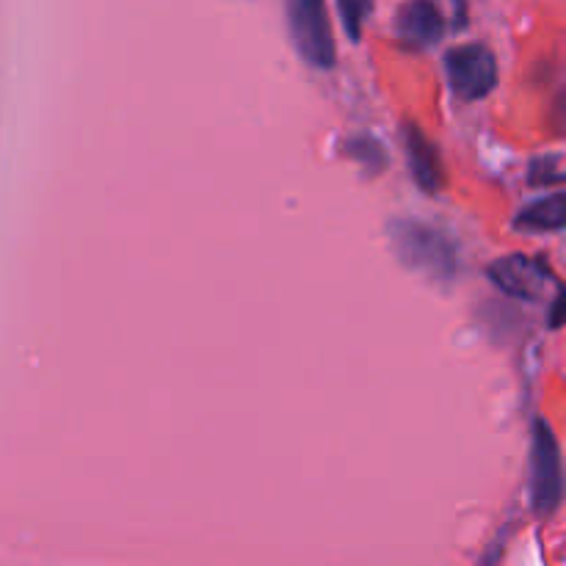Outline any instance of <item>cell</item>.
Here are the masks:
<instances>
[{
	"mask_svg": "<svg viewBox=\"0 0 566 566\" xmlns=\"http://www.w3.org/2000/svg\"><path fill=\"white\" fill-rule=\"evenodd\" d=\"M520 230L528 232H556L564 227V193H553V197L539 199V202L528 205L523 213L517 216Z\"/></svg>",
	"mask_w": 566,
	"mask_h": 566,
	"instance_id": "7",
	"label": "cell"
},
{
	"mask_svg": "<svg viewBox=\"0 0 566 566\" xmlns=\"http://www.w3.org/2000/svg\"><path fill=\"white\" fill-rule=\"evenodd\" d=\"M407 147H409V164H412L415 180L426 188V191H437L442 182L440 175V160H437L434 147L423 138L418 127L407 133Z\"/></svg>",
	"mask_w": 566,
	"mask_h": 566,
	"instance_id": "6",
	"label": "cell"
},
{
	"mask_svg": "<svg viewBox=\"0 0 566 566\" xmlns=\"http://www.w3.org/2000/svg\"><path fill=\"white\" fill-rule=\"evenodd\" d=\"M490 276L509 296L525 298V302H539L545 296L547 285L556 282L553 280V271L547 269V263L525 258V254H512V258H503L497 263H492Z\"/></svg>",
	"mask_w": 566,
	"mask_h": 566,
	"instance_id": "4",
	"label": "cell"
},
{
	"mask_svg": "<svg viewBox=\"0 0 566 566\" xmlns=\"http://www.w3.org/2000/svg\"><path fill=\"white\" fill-rule=\"evenodd\" d=\"M287 25L298 55L315 70H329L335 64V33H332L329 11L318 0H291L287 3Z\"/></svg>",
	"mask_w": 566,
	"mask_h": 566,
	"instance_id": "1",
	"label": "cell"
},
{
	"mask_svg": "<svg viewBox=\"0 0 566 566\" xmlns=\"http://www.w3.org/2000/svg\"><path fill=\"white\" fill-rule=\"evenodd\" d=\"M564 473L562 451L551 426L539 420L534 429V448H531V501L536 514H553L562 503Z\"/></svg>",
	"mask_w": 566,
	"mask_h": 566,
	"instance_id": "2",
	"label": "cell"
},
{
	"mask_svg": "<svg viewBox=\"0 0 566 566\" xmlns=\"http://www.w3.org/2000/svg\"><path fill=\"white\" fill-rule=\"evenodd\" d=\"M446 72L451 88L462 99H479L495 88L497 59L486 44L468 42L446 55Z\"/></svg>",
	"mask_w": 566,
	"mask_h": 566,
	"instance_id": "3",
	"label": "cell"
},
{
	"mask_svg": "<svg viewBox=\"0 0 566 566\" xmlns=\"http://www.w3.org/2000/svg\"><path fill=\"white\" fill-rule=\"evenodd\" d=\"M343 17H348V28H352V36H357V17L359 14H368V6H359V3H343L340 6Z\"/></svg>",
	"mask_w": 566,
	"mask_h": 566,
	"instance_id": "8",
	"label": "cell"
},
{
	"mask_svg": "<svg viewBox=\"0 0 566 566\" xmlns=\"http://www.w3.org/2000/svg\"><path fill=\"white\" fill-rule=\"evenodd\" d=\"M398 31L407 42L426 48V44H434L437 39L446 31V20H442L440 9L431 3H409L403 6L401 14H398Z\"/></svg>",
	"mask_w": 566,
	"mask_h": 566,
	"instance_id": "5",
	"label": "cell"
}]
</instances>
